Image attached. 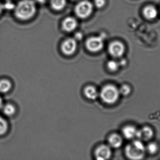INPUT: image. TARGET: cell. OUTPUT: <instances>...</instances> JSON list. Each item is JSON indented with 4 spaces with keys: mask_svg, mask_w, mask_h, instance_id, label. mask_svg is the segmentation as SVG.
<instances>
[{
    "mask_svg": "<svg viewBox=\"0 0 160 160\" xmlns=\"http://www.w3.org/2000/svg\"><path fill=\"white\" fill-rule=\"evenodd\" d=\"M36 11V5L33 0H21L15 6L14 15L19 20L25 21L32 18Z\"/></svg>",
    "mask_w": 160,
    "mask_h": 160,
    "instance_id": "6da1fadb",
    "label": "cell"
},
{
    "mask_svg": "<svg viewBox=\"0 0 160 160\" xmlns=\"http://www.w3.org/2000/svg\"><path fill=\"white\" fill-rule=\"evenodd\" d=\"M146 148L142 141H134L127 146L125 154L130 159H142L145 155Z\"/></svg>",
    "mask_w": 160,
    "mask_h": 160,
    "instance_id": "7a4b0ae2",
    "label": "cell"
},
{
    "mask_svg": "<svg viewBox=\"0 0 160 160\" xmlns=\"http://www.w3.org/2000/svg\"><path fill=\"white\" fill-rule=\"evenodd\" d=\"M102 101L108 104L115 103L119 98V90L112 85H107L102 87L99 94Z\"/></svg>",
    "mask_w": 160,
    "mask_h": 160,
    "instance_id": "3957f363",
    "label": "cell"
},
{
    "mask_svg": "<svg viewBox=\"0 0 160 160\" xmlns=\"http://www.w3.org/2000/svg\"><path fill=\"white\" fill-rule=\"evenodd\" d=\"M93 5L91 2L87 0L81 1L75 7L76 15L81 19L88 18L92 14Z\"/></svg>",
    "mask_w": 160,
    "mask_h": 160,
    "instance_id": "277c9868",
    "label": "cell"
},
{
    "mask_svg": "<svg viewBox=\"0 0 160 160\" xmlns=\"http://www.w3.org/2000/svg\"><path fill=\"white\" fill-rule=\"evenodd\" d=\"M104 36L101 34L98 36L91 37L88 39L85 43L87 49L93 53L98 52L101 50L104 46Z\"/></svg>",
    "mask_w": 160,
    "mask_h": 160,
    "instance_id": "5b68a950",
    "label": "cell"
},
{
    "mask_svg": "<svg viewBox=\"0 0 160 160\" xmlns=\"http://www.w3.org/2000/svg\"><path fill=\"white\" fill-rule=\"evenodd\" d=\"M77 46V40L75 39H67L62 43L61 50L65 55H72L76 51Z\"/></svg>",
    "mask_w": 160,
    "mask_h": 160,
    "instance_id": "8992f818",
    "label": "cell"
},
{
    "mask_svg": "<svg viewBox=\"0 0 160 160\" xmlns=\"http://www.w3.org/2000/svg\"><path fill=\"white\" fill-rule=\"evenodd\" d=\"M125 48L124 44L120 41H114L110 43L108 47L109 54L113 57H120L125 53Z\"/></svg>",
    "mask_w": 160,
    "mask_h": 160,
    "instance_id": "52a82bcc",
    "label": "cell"
},
{
    "mask_svg": "<svg viewBox=\"0 0 160 160\" xmlns=\"http://www.w3.org/2000/svg\"><path fill=\"white\" fill-rule=\"evenodd\" d=\"M112 156V150L109 146L102 145L98 147L95 151V156L97 160L109 159Z\"/></svg>",
    "mask_w": 160,
    "mask_h": 160,
    "instance_id": "ba28073f",
    "label": "cell"
},
{
    "mask_svg": "<svg viewBox=\"0 0 160 160\" xmlns=\"http://www.w3.org/2000/svg\"><path fill=\"white\" fill-rule=\"evenodd\" d=\"M154 135L153 130L148 126H145L140 130H137L136 137L141 141L147 142L152 139Z\"/></svg>",
    "mask_w": 160,
    "mask_h": 160,
    "instance_id": "9c48e42d",
    "label": "cell"
},
{
    "mask_svg": "<svg viewBox=\"0 0 160 160\" xmlns=\"http://www.w3.org/2000/svg\"><path fill=\"white\" fill-rule=\"evenodd\" d=\"M77 20L73 17H68L65 18L62 23L63 30L68 33L73 32L78 26Z\"/></svg>",
    "mask_w": 160,
    "mask_h": 160,
    "instance_id": "30bf717a",
    "label": "cell"
},
{
    "mask_svg": "<svg viewBox=\"0 0 160 160\" xmlns=\"http://www.w3.org/2000/svg\"><path fill=\"white\" fill-rule=\"evenodd\" d=\"M109 146L114 148L120 147L123 143V140L121 136L118 134H112L109 137L108 139Z\"/></svg>",
    "mask_w": 160,
    "mask_h": 160,
    "instance_id": "8fae6325",
    "label": "cell"
},
{
    "mask_svg": "<svg viewBox=\"0 0 160 160\" xmlns=\"http://www.w3.org/2000/svg\"><path fill=\"white\" fill-rule=\"evenodd\" d=\"M137 130L132 126L124 127L122 129V134L126 139L131 140L136 137Z\"/></svg>",
    "mask_w": 160,
    "mask_h": 160,
    "instance_id": "7c38bea8",
    "label": "cell"
},
{
    "mask_svg": "<svg viewBox=\"0 0 160 160\" xmlns=\"http://www.w3.org/2000/svg\"><path fill=\"white\" fill-rule=\"evenodd\" d=\"M85 95L88 99L95 100L99 95L97 89L94 86H88L84 90Z\"/></svg>",
    "mask_w": 160,
    "mask_h": 160,
    "instance_id": "4fadbf2b",
    "label": "cell"
},
{
    "mask_svg": "<svg viewBox=\"0 0 160 160\" xmlns=\"http://www.w3.org/2000/svg\"><path fill=\"white\" fill-rule=\"evenodd\" d=\"M143 14L148 19H153L158 16V11L153 6L146 7L143 10Z\"/></svg>",
    "mask_w": 160,
    "mask_h": 160,
    "instance_id": "5bb4252c",
    "label": "cell"
},
{
    "mask_svg": "<svg viewBox=\"0 0 160 160\" xmlns=\"http://www.w3.org/2000/svg\"><path fill=\"white\" fill-rule=\"evenodd\" d=\"M67 3V0H51V6L52 9L60 11L64 8Z\"/></svg>",
    "mask_w": 160,
    "mask_h": 160,
    "instance_id": "9a60e30c",
    "label": "cell"
},
{
    "mask_svg": "<svg viewBox=\"0 0 160 160\" xmlns=\"http://www.w3.org/2000/svg\"><path fill=\"white\" fill-rule=\"evenodd\" d=\"M12 85L9 81L7 80H0V93H7L11 89Z\"/></svg>",
    "mask_w": 160,
    "mask_h": 160,
    "instance_id": "2e32d148",
    "label": "cell"
},
{
    "mask_svg": "<svg viewBox=\"0 0 160 160\" xmlns=\"http://www.w3.org/2000/svg\"><path fill=\"white\" fill-rule=\"evenodd\" d=\"M2 108L4 114L8 116H12L16 112V108L12 104H6Z\"/></svg>",
    "mask_w": 160,
    "mask_h": 160,
    "instance_id": "e0dca14e",
    "label": "cell"
},
{
    "mask_svg": "<svg viewBox=\"0 0 160 160\" xmlns=\"http://www.w3.org/2000/svg\"><path fill=\"white\" fill-rule=\"evenodd\" d=\"M8 129V125L7 121L0 116V135H4Z\"/></svg>",
    "mask_w": 160,
    "mask_h": 160,
    "instance_id": "ac0fdd59",
    "label": "cell"
},
{
    "mask_svg": "<svg viewBox=\"0 0 160 160\" xmlns=\"http://www.w3.org/2000/svg\"><path fill=\"white\" fill-rule=\"evenodd\" d=\"M119 66H120L118 64V62L114 61V60H111L107 63V67L110 71H117Z\"/></svg>",
    "mask_w": 160,
    "mask_h": 160,
    "instance_id": "d6986e66",
    "label": "cell"
},
{
    "mask_svg": "<svg viewBox=\"0 0 160 160\" xmlns=\"http://www.w3.org/2000/svg\"><path fill=\"white\" fill-rule=\"evenodd\" d=\"M119 90L120 95H122L123 96H127L129 95L131 91V89L129 85H122Z\"/></svg>",
    "mask_w": 160,
    "mask_h": 160,
    "instance_id": "ffe728a7",
    "label": "cell"
},
{
    "mask_svg": "<svg viewBox=\"0 0 160 160\" xmlns=\"http://www.w3.org/2000/svg\"><path fill=\"white\" fill-rule=\"evenodd\" d=\"M147 150L150 154H155L157 153L158 150V146L155 143H150L148 145Z\"/></svg>",
    "mask_w": 160,
    "mask_h": 160,
    "instance_id": "44dd1931",
    "label": "cell"
},
{
    "mask_svg": "<svg viewBox=\"0 0 160 160\" xmlns=\"http://www.w3.org/2000/svg\"><path fill=\"white\" fill-rule=\"evenodd\" d=\"M94 4L97 8H102L106 4V1L105 0H95Z\"/></svg>",
    "mask_w": 160,
    "mask_h": 160,
    "instance_id": "7402d4cb",
    "label": "cell"
},
{
    "mask_svg": "<svg viewBox=\"0 0 160 160\" xmlns=\"http://www.w3.org/2000/svg\"><path fill=\"white\" fill-rule=\"evenodd\" d=\"M83 35L81 33H77L75 34V39L77 40H81L82 38Z\"/></svg>",
    "mask_w": 160,
    "mask_h": 160,
    "instance_id": "603a6c76",
    "label": "cell"
},
{
    "mask_svg": "<svg viewBox=\"0 0 160 160\" xmlns=\"http://www.w3.org/2000/svg\"><path fill=\"white\" fill-rule=\"evenodd\" d=\"M4 9V5L2 4V3L0 2V15L2 14L3 10Z\"/></svg>",
    "mask_w": 160,
    "mask_h": 160,
    "instance_id": "cb8c5ba5",
    "label": "cell"
},
{
    "mask_svg": "<svg viewBox=\"0 0 160 160\" xmlns=\"http://www.w3.org/2000/svg\"><path fill=\"white\" fill-rule=\"evenodd\" d=\"M118 64H119V66L125 65V64H126V62L124 60H121V61H120V62H119V63H118Z\"/></svg>",
    "mask_w": 160,
    "mask_h": 160,
    "instance_id": "d4e9b609",
    "label": "cell"
},
{
    "mask_svg": "<svg viewBox=\"0 0 160 160\" xmlns=\"http://www.w3.org/2000/svg\"><path fill=\"white\" fill-rule=\"evenodd\" d=\"M38 3L41 4L45 3L48 0H36Z\"/></svg>",
    "mask_w": 160,
    "mask_h": 160,
    "instance_id": "484cf974",
    "label": "cell"
},
{
    "mask_svg": "<svg viewBox=\"0 0 160 160\" xmlns=\"http://www.w3.org/2000/svg\"><path fill=\"white\" fill-rule=\"evenodd\" d=\"M3 107V101L2 98L0 96V110L2 109Z\"/></svg>",
    "mask_w": 160,
    "mask_h": 160,
    "instance_id": "4316f807",
    "label": "cell"
},
{
    "mask_svg": "<svg viewBox=\"0 0 160 160\" xmlns=\"http://www.w3.org/2000/svg\"><path fill=\"white\" fill-rule=\"evenodd\" d=\"M73 1H76V0H73Z\"/></svg>",
    "mask_w": 160,
    "mask_h": 160,
    "instance_id": "83f0119b",
    "label": "cell"
}]
</instances>
